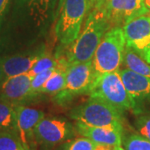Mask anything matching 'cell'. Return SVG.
<instances>
[{
    "label": "cell",
    "instance_id": "cell-22",
    "mask_svg": "<svg viewBox=\"0 0 150 150\" xmlns=\"http://www.w3.org/2000/svg\"><path fill=\"white\" fill-rule=\"evenodd\" d=\"M56 67L51 68L49 69L45 70L42 73L35 75L34 77H33L32 82H31V90H30V100L38 96V92L40 90V88L43 87V85L45 83V82L48 80L50 78V76L54 73V71L56 70Z\"/></svg>",
    "mask_w": 150,
    "mask_h": 150
},
{
    "label": "cell",
    "instance_id": "cell-21",
    "mask_svg": "<svg viewBox=\"0 0 150 150\" xmlns=\"http://www.w3.org/2000/svg\"><path fill=\"white\" fill-rule=\"evenodd\" d=\"M0 150H26L16 131L0 130Z\"/></svg>",
    "mask_w": 150,
    "mask_h": 150
},
{
    "label": "cell",
    "instance_id": "cell-26",
    "mask_svg": "<svg viewBox=\"0 0 150 150\" xmlns=\"http://www.w3.org/2000/svg\"><path fill=\"white\" fill-rule=\"evenodd\" d=\"M88 1L90 3L91 8H94V7H99V6L103 5V3L105 2V0H88Z\"/></svg>",
    "mask_w": 150,
    "mask_h": 150
},
{
    "label": "cell",
    "instance_id": "cell-9",
    "mask_svg": "<svg viewBox=\"0 0 150 150\" xmlns=\"http://www.w3.org/2000/svg\"><path fill=\"white\" fill-rule=\"evenodd\" d=\"M103 8L111 27H122L135 18L148 14L144 0H105Z\"/></svg>",
    "mask_w": 150,
    "mask_h": 150
},
{
    "label": "cell",
    "instance_id": "cell-20",
    "mask_svg": "<svg viewBox=\"0 0 150 150\" xmlns=\"http://www.w3.org/2000/svg\"><path fill=\"white\" fill-rule=\"evenodd\" d=\"M122 146L125 150H150V141L138 133L123 134Z\"/></svg>",
    "mask_w": 150,
    "mask_h": 150
},
{
    "label": "cell",
    "instance_id": "cell-15",
    "mask_svg": "<svg viewBox=\"0 0 150 150\" xmlns=\"http://www.w3.org/2000/svg\"><path fill=\"white\" fill-rule=\"evenodd\" d=\"M58 0H29L31 13L39 25L45 24L53 14Z\"/></svg>",
    "mask_w": 150,
    "mask_h": 150
},
{
    "label": "cell",
    "instance_id": "cell-5",
    "mask_svg": "<svg viewBox=\"0 0 150 150\" xmlns=\"http://www.w3.org/2000/svg\"><path fill=\"white\" fill-rule=\"evenodd\" d=\"M91 6L88 0H64L56 28V36L64 47H69L78 38L86 14Z\"/></svg>",
    "mask_w": 150,
    "mask_h": 150
},
{
    "label": "cell",
    "instance_id": "cell-25",
    "mask_svg": "<svg viewBox=\"0 0 150 150\" xmlns=\"http://www.w3.org/2000/svg\"><path fill=\"white\" fill-rule=\"evenodd\" d=\"M8 4H9V0H0V28Z\"/></svg>",
    "mask_w": 150,
    "mask_h": 150
},
{
    "label": "cell",
    "instance_id": "cell-2",
    "mask_svg": "<svg viewBox=\"0 0 150 150\" xmlns=\"http://www.w3.org/2000/svg\"><path fill=\"white\" fill-rule=\"evenodd\" d=\"M125 47L123 28H110L103 35L92 59L94 77L118 71L123 63Z\"/></svg>",
    "mask_w": 150,
    "mask_h": 150
},
{
    "label": "cell",
    "instance_id": "cell-4",
    "mask_svg": "<svg viewBox=\"0 0 150 150\" xmlns=\"http://www.w3.org/2000/svg\"><path fill=\"white\" fill-rule=\"evenodd\" d=\"M88 93L91 98L106 101L120 112L131 110L139 113L137 104L125 88L118 71L98 76Z\"/></svg>",
    "mask_w": 150,
    "mask_h": 150
},
{
    "label": "cell",
    "instance_id": "cell-7",
    "mask_svg": "<svg viewBox=\"0 0 150 150\" xmlns=\"http://www.w3.org/2000/svg\"><path fill=\"white\" fill-rule=\"evenodd\" d=\"M94 79L92 60L69 65L66 70L64 87L54 97L56 102L66 104L74 97L88 93Z\"/></svg>",
    "mask_w": 150,
    "mask_h": 150
},
{
    "label": "cell",
    "instance_id": "cell-8",
    "mask_svg": "<svg viewBox=\"0 0 150 150\" xmlns=\"http://www.w3.org/2000/svg\"><path fill=\"white\" fill-rule=\"evenodd\" d=\"M126 45L150 64V15L135 18L123 27Z\"/></svg>",
    "mask_w": 150,
    "mask_h": 150
},
{
    "label": "cell",
    "instance_id": "cell-3",
    "mask_svg": "<svg viewBox=\"0 0 150 150\" xmlns=\"http://www.w3.org/2000/svg\"><path fill=\"white\" fill-rule=\"evenodd\" d=\"M123 113L101 98L89 97L87 102L72 108L69 115L75 122L88 126L123 131Z\"/></svg>",
    "mask_w": 150,
    "mask_h": 150
},
{
    "label": "cell",
    "instance_id": "cell-11",
    "mask_svg": "<svg viewBox=\"0 0 150 150\" xmlns=\"http://www.w3.org/2000/svg\"><path fill=\"white\" fill-rule=\"evenodd\" d=\"M32 79L28 73L7 78L1 86L0 98L14 106L23 105V103L30 100Z\"/></svg>",
    "mask_w": 150,
    "mask_h": 150
},
{
    "label": "cell",
    "instance_id": "cell-29",
    "mask_svg": "<svg viewBox=\"0 0 150 150\" xmlns=\"http://www.w3.org/2000/svg\"><path fill=\"white\" fill-rule=\"evenodd\" d=\"M113 150H125L123 149V147L122 145H118V146H115Z\"/></svg>",
    "mask_w": 150,
    "mask_h": 150
},
{
    "label": "cell",
    "instance_id": "cell-27",
    "mask_svg": "<svg viewBox=\"0 0 150 150\" xmlns=\"http://www.w3.org/2000/svg\"><path fill=\"white\" fill-rule=\"evenodd\" d=\"M4 79V71L2 69V65H1V59H0V82Z\"/></svg>",
    "mask_w": 150,
    "mask_h": 150
},
{
    "label": "cell",
    "instance_id": "cell-19",
    "mask_svg": "<svg viewBox=\"0 0 150 150\" xmlns=\"http://www.w3.org/2000/svg\"><path fill=\"white\" fill-rule=\"evenodd\" d=\"M15 107L11 103L0 98V130L17 132Z\"/></svg>",
    "mask_w": 150,
    "mask_h": 150
},
{
    "label": "cell",
    "instance_id": "cell-10",
    "mask_svg": "<svg viewBox=\"0 0 150 150\" xmlns=\"http://www.w3.org/2000/svg\"><path fill=\"white\" fill-rule=\"evenodd\" d=\"M16 109L17 134L22 144L26 150H36L35 128L38 122L45 116V113L36 108L18 105Z\"/></svg>",
    "mask_w": 150,
    "mask_h": 150
},
{
    "label": "cell",
    "instance_id": "cell-28",
    "mask_svg": "<svg viewBox=\"0 0 150 150\" xmlns=\"http://www.w3.org/2000/svg\"><path fill=\"white\" fill-rule=\"evenodd\" d=\"M144 4L146 6V8L149 10L150 12V0H144Z\"/></svg>",
    "mask_w": 150,
    "mask_h": 150
},
{
    "label": "cell",
    "instance_id": "cell-1",
    "mask_svg": "<svg viewBox=\"0 0 150 150\" xmlns=\"http://www.w3.org/2000/svg\"><path fill=\"white\" fill-rule=\"evenodd\" d=\"M111 24L103 8H92L78 38L69 46L66 61L69 66L91 61L100 41Z\"/></svg>",
    "mask_w": 150,
    "mask_h": 150
},
{
    "label": "cell",
    "instance_id": "cell-14",
    "mask_svg": "<svg viewBox=\"0 0 150 150\" xmlns=\"http://www.w3.org/2000/svg\"><path fill=\"white\" fill-rule=\"evenodd\" d=\"M74 127L78 134L97 144L109 146L122 145L123 131L112 128L88 126L79 122H75Z\"/></svg>",
    "mask_w": 150,
    "mask_h": 150
},
{
    "label": "cell",
    "instance_id": "cell-23",
    "mask_svg": "<svg viewBox=\"0 0 150 150\" xmlns=\"http://www.w3.org/2000/svg\"><path fill=\"white\" fill-rule=\"evenodd\" d=\"M57 64H58L57 59L53 58L50 55L45 54L44 56H43L42 58H40L38 60L36 64L33 66L32 69L28 72V74L33 78L35 75L38 74L42 73L45 70L56 67Z\"/></svg>",
    "mask_w": 150,
    "mask_h": 150
},
{
    "label": "cell",
    "instance_id": "cell-6",
    "mask_svg": "<svg viewBox=\"0 0 150 150\" xmlns=\"http://www.w3.org/2000/svg\"><path fill=\"white\" fill-rule=\"evenodd\" d=\"M34 134L37 145L49 150L75 138L78 133L67 118L44 116L37 124Z\"/></svg>",
    "mask_w": 150,
    "mask_h": 150
},
{
    "label": "cell",
    "instance_id": "cell-24",
    "mask_svg": "<svg viewBox=\"0 0 150 150\" xmlns=\"http://www.w3.org/2000/svg\"><path fill=\"white\" fill-rule=\"evenodd\" d=\"M134 126L138 134L143 135L150 141V113H138Z\"/></svg>",
    "mask_w": 150,
    "mask_h": 150
},
{
    "label": "cell",
    "instance_id": "cell-18",
    "mask_svg": "<svg viewBox=\"0 0 150 150\" xmlns=\"http://www.w3.org/2000/svg\"><path fill=\"white\" fill-rule=\"evenodd\" d=\"M123 64L129 69L150 79V64L126 45L123 54Z\"/></svg>",
    "mask_w": 150,
    "mask_h": 150
},
{
    "label": "cell",
    "instance_id": "cell-17",
    "mask_svg": "<svg viewBox=\"0 0 150 150\" xmlns=\"http://www.w3.org/2000/svg\"><path fill=\"white\" fill-rule=\"evenodd\" d=\"M115 146L97 144L85 137L74 138L58 146L56 150H113Z\"/></svg>",
    "mask_w": 150,
    "mask_h": 150
},
{
    "label": "cell",
    "instance_id": "cell-16",
    "mask_svg": "<svg viewBox=\"0 0 150 150\" xmlns=\"http://www.w3.org/2000/svg\"><path fill=\"white\" fill-rule=\"evenodd\" d=\"M56 68L54 74L40 88L38 95L42 93L55 95L64 88L66 79V70L68 68L61 64H57Z\"/></svg>",
    "mask_w": 150,
    "mask_h": 150
},
{
    "label": "cell",
    "instance_id": "cell-12",
    "mask_svg": "<svg viewBox=\"0 0 150 150\" xmlns=\"http://www.w3.org/2000/svg\"><path fill=\"white\" fill-rule=\"evenodd\" d=\"M118 72L125 88L136 103L139 113V103L150 101V79L129 69L118 70Z\"/></svg>",
    "mask_w": 150,
    "mask_h": 150
},
{
    "label": "cell",
    "instance_id": "cell-13",
    "mask_svg": "<svg viewBox=\"0 0 150 150\" xmlns=\"http://www.w3.org/2000/svg\"><path fill=\"white\" fill-rule=\"evenodd\" d=\"M45 54V49L39 48L31 54L15 55L1 59V65L4 74V79L12 76L28 73L38 60Z\"/></svg>",
    "mask_w": 150,
    "mask_h": 150
}]
</instances>
